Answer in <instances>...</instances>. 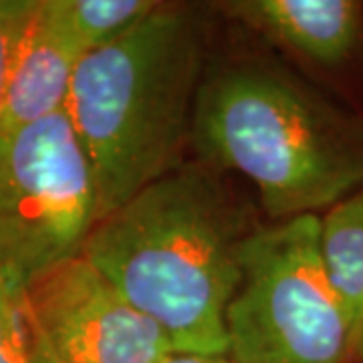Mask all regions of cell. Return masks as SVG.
<instances>
[{
	"label": "cell",
	"mask_w": 363,
	"mask_h": 363,
	"mask_svg": "<svg viewBox=\"0 0 363 363\" xmlns=\"http://www.w3.org/2000/svg\"><path fill=\"white\" fill-rule=\"evenodd\" d=\"M202 71L194 14L162 2L119 39L85 52L65 111L89 162L97 222L186 162Z\"/></svg>",
	"instance_id": "cell-3"
},
{
	"label": "cell",
	"mask_w": 363,
	"mask_h": 363,
	"mask_svg": "<svg viewBox=\"0 0 363 363\" xmlns=\"http://www.w3.org/2000/svg\"><path fill=\"white\" fill-rule=\"evenodd\" d=\"M351 362L363 363V301L351 327Z\"/></svg>",
	"instance_id": "cell-15"
},
{
	"label": "cell",
	"mask_w": 363,
	"mask_h": 363,
	"mask_svg": "<svg viewBox=\"0 0 363 363\" xmlns=\"http://www.w3.org/2000/svg\"><path fill=\"white\" fill-rule=\"evenodd\" d=\"M25 313L63 363H162L174 351L160 325L83 255L28 286Z\"/></svg>",
	"instance_id": "cell-6"
},
{
	"label": "cell",
	"mask_w": 363,
	"mask_h": 363,
	"mask_svg": "<svg viewBox=\"0 0 363 363\" xmlns=\"http://www.w3.org/2000/svg\"><path fill=\"white\" fill-rule=\"evenodd\" d=\"M198 160L255 184L274 222L321 216L363 186V116L283 69L255 63L204 77Z\"/></svg>",
	"instance_id": "cell-2"
},
{
	"label": "cell",
	"mask_w": 363,
	"mask_h": 363,
	"mask_svg": "<svg viewBox=\"0 0 363 363\" xmlns=\"http://www.w3.org/2000/svg\"><path fill=\"white\" fill-rule=\"evenodd\" d=\"M67 25L87 52L119 39L156 11V0H57Z\"/></svg>",
	"instance_id": "cell-10"
},
{
	"label": "cell",
	"mask_w": 363,
	"mask_h": 363,
	"mask_svg": "<svg viewBox=\"0 0 363 363\" xmlns=\"http://www.w3.org/2000/svg\"><path fill=\"white\" fill-rule=\"evenodd\" d=\"M252 233L220 169L194 160L95 222L81 255L174 351L228 355L224 315Z\"/></svg>",
	"instance_id": "cell-1"
},
{
	"label": "cell",
	"mask_w": 363,
	"mask_h": 363,
	"mask_svg": "<svg viewBox=\"0 0 363 363\" xmlns=\"http://www.w3.org/2000/svg\"><path fill=\"white\" fill-rule=\"evenodd\" d=\"M224 325L233 363L351 362V319L325 267L319 216L248 236Z\"/></svg>",
	"instance_id": "cell-4"
},
{
	"label": "cell",
	"mask_w": 363,
	"mask_h": 363,
	"mask_svg": "<svg viewBox=\"0 0 363 363\" xmlns=\"http://www.w3.org/2000/svg\"><path fill=\"white\" fill-rule=\"evenodd\" d=\"M28 321V319H26ZM28 362L30 363H63L55 353L51 347L45 343V339L40 337L39 331L33 329L28 323Z\"/></svg>",
	"instance_id": "cell-13"
},
{
	"label": "cell",
	"mask_w": 363,
	"mask_h": 363,
	"mask_svg": "<svg viewBox=\"0 0 363 363\" xmlns=\"http://www.w3.org/2000/svg\"><path fill=\"white\" fill-rule=\"evenodd\" d=\"M95 222V182L67 111L0 131L2 279L25 293L81 255Z\"/></svg>",
	"instance_id": "cell-5"
},
{
	"label": "cell",
	"mask_w": 363,
	"mask_h": 363,
	"mask_svg": "<svg viewBox=\"0 0 363 363\" xmlns=\"http://www.w3.org/2000/svg\"><path fill=\"white\" fill-rule=\"evenodd\" d=\"M39 0H0V117L4 111L14 65Z\"/></svg>",
	"instance_id": "cell-11"
},
{
	"label": "cell",
	"mask_w": 363,
	"mask_h": 363,
	"mask_svg": "<svg viewBox=\"0 0 363 363\" xmlns=\"http://www.w3.org/2000/svg\"><path fill=\"white\" fill-rule=\"evenodd\" d=\"M0 363H30L25 293L2 277H0Z\"/></svg>",
	"instance_id": "cell-12"
},
{
	"label": "cell",
	"mask_w": 363,
	"mask_h": 363,
	"mask_svg": "<svg viewBox=\"0 0 363 363\" xmlns=\"http://www.w3.org/2000/svg\"><path fill=\"white\" fill-rule=\"evenodd\" d=\"M319 245L353 327L363 301V186L319 216Z\"/></svg>",
	"instance_id": "cell-9"
},
{
	"label": "cell",
	"mask_w": 363,
	"mask_h": 363,
	"mask_svg": "<svg viewBox=\"0 0 363 363\" xmlns=\"http://www.w3.org/2000/svg\"><path fill=\"white\" fill-rule=\"evenodd\" d=\"M162 363H233L228 355H206V353H184L172 351Z\"/></svg>",
	"instance_id": "cell-14"
},
{
	"label": "cell",
	"mask_w": 363,
	"mask_h": 363,
	"mask_svg": "<svg viewBox=\"0 0 363 363\" xmlns=\"http://www.w3.org/2000/svg\"><path fill=\"white\" fill-rule=\"evenodd\" d=\"M87 49L67 25L57 0H39L14 65L0 131L65 111L71 83Z\"/></svg>",
	"instance_id": "cell-8"
},
{
	"label": "cell",
	"mask_w": 363,
	"mask_h": 363,
	"mask_svg": "<svg viewBox=\"0 0 363 363\" xmlns=\"http://www.w3.org/2000/svg\"><path fill=\"white\" fill-rule=\"evenodd\" d=\"M222 11L319 69H343L363 51L359 0H234Z\"/></svg>",
	"instance_id": "cell-7"
}]
</instances>
